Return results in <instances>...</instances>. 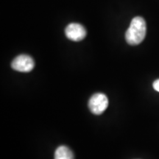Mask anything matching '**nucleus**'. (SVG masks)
Segmentation results:
<instances>
[{"label":"nucleus","mask_w":159,"mask_h":159,"mask_svg":"<svg viewBox=\"0 0 159 159\" xmlns=\"http://www.w3.org/2000/svg\"><path fill=\"white\" fill-rule=\"evenodd\" d=\"M147 32V26L142 17L136 16L131 21L125 33V39L130 45L136 46L144 41Z\"/></svg>","instance_id":"f257e3e1"},{"label":"nucleus","mask_w":159,"mask_h":159,"mask_svg":"<svg viewBox=\"0 0 159 159\" xmlns=\"http://www.w3.org/2000/svg\"><path fill=\"white\" fill-rule=\"evenodd\" d=\"M89 108L92 114L95 115L102 114L108 106V99L102 93L93 94L89 99Z\"/></svg>","instance_id":"f03ea898"},{"label":"nucleus","mask_w":159,"mask_h":159,"mask_svg":"<svg viewBox=\"0 0 159 159\" xmlns=\"http://www.w3.org/2000/svg\"><path fill=\"white\" fill-rule=\"evenodd\" d=\"M34 66V60L27 55H20L15 57L11 63L12 69L20 72H30Z\"/></svg>","instance_id":"7ed1b4c3"},{"label":"nucleus","mask_w":159,"mask_h":159,"mask_svg":"<svg viewBox=\"0 0 159 159\" xmlns=\"http://www.w3.org/2000/svg\"><path fill=\"white\" fill-rule=\"evenodd\" d=\"M65 34L67 39L73 41H80L86 36V30L80 24L71 23L66 27Z\"/></svg>","instance_id":"20e7f679"},{"label":"nucleus","mask_w":159,"mask_h":159,"mask_svg":"<svg viewBox=\"0 0 159 159\" xmlns=\"http://www.w3.org/2000/svg\"><path fill=\"white\" fill-rule=\"evenodd\" d=\"M54 159H75V157L72 151L68 147L62 145L55 150Z\"/></svg>","instance_id":"39448f33"},{"label":"nucleus","mask_w":159,"mask_h":159,"mask_svg":"<svg viewBox=\"0 0 159 159\" xmlns=\"http://www.w3.org/2000/svg\"><path fill=\"white\" fill-rule=\"evenodd\" d=\"M152 87L156 91L159 92V79L156 80V81H154L153 84H152Z\"/></svg>","instance_id":"423d86ee"}]
</instances>
